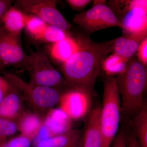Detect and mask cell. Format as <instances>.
<instances>
[{"mask_svg": "<svg viewBox=\"0 0 147 147\" xmlns=\"http://www.w3.org/2000/svg\"><path fill=\"white\" fill-rule=\"evenodd\" d=\"M115 41L96 42L87 38L78 40V51L63 66L64 78L71 88L91 97L102 62L113 53Z\"/></svg>", "mask_w": 147, "mask_h": 147, "instance_id": "obj_1", "label": "cell"}, {"mask_svg": "<svg viewBox=\"0 0 147 147\" xmlns=\"http://www.w3.org/2000/svg\"><path fill=\"white\" fill-rule=\"evenodd\" d=\"M121 102V117L129 122L146 102L144 94L147 88V66L133 57L125 71L115 78Z\"/></svg>", "mask_w": 147, "mask_h": 147, "instance_id": "obj_2", "label": "cell"}, {"mask_svg": "<svg viewBox=\"0 0 147 147\" xmlns=\"http://www.w3.org/2000/svg\"><path fill=\"white\" fill-rule=\"evenodd\" d=\"M120 96L115 77L108 76L103 86L100 122L102 147H110L118 132L121 117Z\"/></svg>", "mask_w": 147, "mask_h": 147, "instance_id": "obj_3", "label": "cell"}, {"mask_svg": "<svg viewBox=\"0 0 147 147\" xmlns=\"http://www.w3.org/2000/svg\"><path fill=\"white\" fill-rule=\"evenodd\" d=\"M4 77L22 94L24 99L34 110L40 115L46 113L59 104L63 96L67 91L52 87L39 86L26 82L9 72H4Z\"/></svg>", "mask_w": 147, "mask_h": 147, "instance_id": "obj_4", "label": "cell"}, {"mask_svg": "<svg viewBox=\"0 0 147 147\" xmlns=\"http://www.w3.org/2000/svg\"><path fill=\"white\" fill-rule=\"evenodd\" d=\"M24 67L28 72L30 82L32 84L61 90L65 88L72 89L43 52L38 50L28 55Z\"/></svg>", "mask_w": 147, "mask_h": 147, "instance_id": "obj_5", "label": "cell"}, {"mask_svg": "<svg viewBox=\"0 0 147 147\" xmlns=\"http://www.w3.org/2000/svg\"><path fill=\"white\" fill-rule=\"evenodd\" d=\"M123 26L124 34L147 29V1H110L107 5Z\"/></svg>", "mask_w": 147, "mask_h": 147, "instance_id": "obj_6", "label": "cell"}, {"mask_svg": "<svg viewBox=\"0 0 147 147\" xmlns=\"http://www.w3.org/2000/svg\"><path fill=\"white\" fill-rule=\"evenodd\" d=\"M105 3V1H95L91 8L74 16V23L80 26L88 35L113 27H118L123 30L122 25Z\"/></svg>", "mask_w": 147, "mask_h": 147, "instance_id": "obj_7", "label": "cell"}, {"mask_svg": "<svg viewBox=\"0 0 147 147\" xmlns=\"http://www.w3.org/2000/svg\"><path fill=\"white\" fill-rule=\"evenodd\" d=\"M55 0H17L13 6L24 13L39 17L47 24L54 26L70 34L71 25L57 7Z\"/></svg>", "mask_w": 147, "mask_h": 147, "instance_id": "obj_8", "label": "cell"}, {"mask_svg": "<svg viewBox=\"0 0 147 147\" xmlns=\"http://www.w3.org/2000/svg\"><path fill=\"white\" fill-rule=\"evenodd\" d=\"M27 56L21 45L20 35L5 30L0 36V69L8 66L24 67Z\"/></svg>", "mask_w": 147, "mask_h": 147, "instance_id": "obj_9", "label": "cell"}, {"mask_svg": "<svg viewBox=\"0 0 147 147\" xmlns=\"http://www.w3.org/2000/svg\"><path fill=\"white\" fill-rule=\"evenodd\" d=\"M71 119L64 112L53 108L45 115L40 134L42 139H47L71 130Z\"/></svg>", "mask_w": 147, "mask_h": 147, "instance_id": "obj_10", "label": "cell"}, {"mask_svg": "<svg viewBox=\"0 0 147 147\" xmlns=\"http://www.w3.org/2000/svg\"><path fill=\"white\" fill-rule=\"evenodd\" d=\"M89 97L79 91L71 89L65 93L59 103V109L71 119L81 118L86 111L87 100Z\"/></svg>", "mask_w": 147, "mask_h": 147, "instance_id": "obj_11", "label": "cell"}, {"mask_svg": "<svg viewBox=\"0 0 147 147\" xmlns=\"http://www.w3.org/2000/svg\"><path fill=\"white\" fill-rule=\"evenodd\" d=\"M24 99L22 94L11 84L0 103V117L17 121L24 113Z\"/></svg>", "mask_w": 147, "mask_h": 147, "instance_id": "obj_12", "label": "cell"}, {"mask_svg": "<svg viewBox=\"0 0 147 147\" xmlns=\"http://www.w3.org/2000/svg\"><path fill=\"white\" fill-rule=\"evenodd\" d=\"M100 111V105L96 107L90 113L86 126L82 132V147H102Z\"/></svg>", "mask_w": 147, "mask_h": 147, "instance_id": "obj_13", "label": "cell"}, {"mask_svg": "<svg viewBox=\"0 0 147 147\" xmlns=\"http://www.w3.org/2000/svg\"><path fill=\"white\" fill-rule=\"evenodd\" d=\"M82 130L72 129L34 144V147H76L82 134Z\"/></svg>", "mask_w": 147, "mask_h": 147, "instance_id": "obj_14", "label": "cell"}, {"mask_svg": "<svg viewBox=\"0 0 147 147\" xmlns=\"http://www.w3.org/2000/svg\"><path fill=\"white\" fill-rule=\"evenodd\" d=\"M79 48L78 41L70 35L53 43L50 49V54L55 59L64 63L78 51Z\"/></svg>", "mask_w": 147, "mask_h": 147, "instance_id": "obj_15", "label": "cell"}, {"mask_svg": "<svg viewBox=\"0 0 147 147\" xmlns=\"http://www.w3.org/2000/svg\"><path fill=\"white\" fill-rule=\"evenodd\" d=\"M43 123V119L35 113H24L17 121L18 130L21 134L33 141L39 132Z\"/></svg>", "mask_w": 147, "mask_h": 147, "instance_id": "obj_16", "label": "cell"}, {"mask_svg": "<svg viewBox=\"0 0 147 147\" xmlns=\"http://www.w3.org/2000/svg\"><path fill=\"white\" fill-rule=\"evenodd\" d=\"M26 13L12 6L7 11L3 21V26L7 32L21 35L25 28Z\"/></svg>", "mask_w": 147, "mask_h": 147, "instance_id": "obj_17", "label": "cell"}, {"mask_svg": "<svg viewBox=\"0 0 147 147\" xmlns=\"http://www.w3.org/2000/svg\"><path fill=\"white\" fill-rule=\"evenodd\" d=\"M130 121L133 133L141 147H147V106L145 103L134 116Z\"/></svg>", "mask_w": 147, "mask_h": 147, "instance_id": "obj_18", "label": "cell"}, {"mask_svg": "<svg viewBox=\"0 0 147 147\" xmlns=\"http://www.w3.org/2000/svg\"><path fill=\"white\" fill-rule=\"evenodd\" d=\"M128 61L113 53L102 62L101 68L108 76L119 75L126 69Z\"/></svg>", "mask_w": 147, "mask_h": 147, "instance_id": "obj_19", "label": "cell"}, {"mask_svg": "<svg viewBox=\"0 0 147 147\" xmlns=\"http://www.w3.org/2000/svg\"><path fill=\"white\" fill-rule=\"evenodd\" d=\"M127 34L126 44L121 57L129 61L134 57L141 43L147 38V29Z\"/></svg>", "mask_w": 147, "mask_h": 147, "instance_id": "obj_20", "label": "cell"}, {"mask_svg": "<svg viewBox=\"0 0 147 147\" xmlns=\"http://www.w3.org/2000/svg\"><path fill=\"white\" fill-rule=\"evenodd\" d=\"M48 24L35 15L26 13L25 28L28 34L34 39L39 40Z\"/></svg>", "mask_w": 147, "mask_h": 147, "instance_id": "obj_21", "label": "cell"}, {"mask_svg": "<svg viewBox=\"0 0 147 147\" xmlns=\"http://www.w3.org/2000/svg\"><path fill=\"white\" fill-rule=\"evenodd\" d=\"M18 130L16 121L0 117V146Z\"/></svg>", "mask_w": 147, "mask_h": 147, "instance_id": "obj_22", "label": "cell"}, {"mask_svg": "<svg viewBox=\"0 0 147 147\" xmlns=\"http://www.w3.org/2000/svg\"><path fill=\"white\" fill-rule=\"evenodd\" d=\"M70 35L57 27L47 25L38 41L55 43Z\"/></svg>", "mask_w": 147, "mask_h": 147, "instance_id": "obj_23", "label": "cell"}, {"mask_svg": "<svg viewBox=\"0 0 147 147\" xmlns=\"http://www.w3.org/2000/svg\"><path fill=\"white\" fill-rule=\"evenodd\" d=\"M33 141L22 134L11 139L0 147H30Z\"/></svg>", "mask_w": 147, "mask_h": 147, "instance_id": "obj_24", "label": "cell"}, {"mask_svg": "<svg viewBox=\"0 0 147 147\" xmlns=\"http://www.w3.org/2000/svg\"><path fill=\"white\" fill-rule=\"evenodd\" d=\"M137 58L143 65H147V38L141 43L136 52Z\"/></svg>", "mask_w": 147, "mask_h": 147, "instance_id": "obj_25", "label": "cell"}, {"mask_svg": "<svg viewBox=\"0 0 147 147\" xmlns=\"http://www.w3.org/2000/svg\"><path fill=\"white\" fill-rule=\"evenodd\" d=\"M127 38V34H124L121 36L115 39L113 53L121 56L126 44Z\"/></svg>", "mask_w": 147, "mask_h": 147, "instance_id": "obj_26", "label": "cell"}, {"mask_svg": "<svg viewBox=\"0 0 147 147\" xmlns=\"http://www.w3.org/2000/svg\"><path fill=\"white\" fill-rule=\"evenodd\" d=\"M127 133L121 129L115 137L110 147H126Z\"/></svg>", "mask_w": 147, "mask_h": 147, "instance_id": "obj_27", "label": "cell"}, {"mask_svg": "<svg viewBox=\"0 0 147 147\" xmlns=\"http://www.w3.org/2000/svg\"><path fill=\"white\" fill-rule=\"evenodd\" d=\"M92 1L91 0H67L69 6L74 10L82 11Z\"/></svg>", "mask_w": 147, "mask_h": 147, "instance_id": "obj_28", "label": "cell"}, {"mask_svg": "<svg viewBox=\"0 0 147 147\" xmlns=\"http://www.w3.org/2000/svg\"><path fill=\"white\" fill-rule=\"evenodd\" d=\"M14 1L0 0V26L3 24V19L7 11L12 6Z\"/></svg>", "mask_w": 147, "mask_h": 147, "instance_id": "obj_29", "label": "cell"}, {"mask_svg": "<svg viewBox=\"0 0 147 147\" xmlns=\"http://www.w3.org/2000/svg\"><path fill=\"white\" fill-rule=\"evenodd\" d=\"M126 147H141L133 132L127 133Z\"/></svg>", "mask_w": 147, "mask_h": 147, "instance_id": "obj_30", "label": "cell"}, {"mask_svg": "<svg viewBox=\"0 0 147 147\" xmlns=\"http://www.w3.org/2000/svg\"><path fill=\"white\" fill-rule=\"evenodd\" d=\"M11 86V84L10 86L7 87H0V103L2 100L4 96L6 93Z\"/></svg>", "mask_w": 147, "mask_h": 147, "instance_id": "obj_31", "label": "cell"}, {"mask_svg": "<svg viewBox=\"0 0 147 147\" xmlns=\"http://www.w3.org/2000/svg\"><path fill=\"white\" fill-rule=\"evenodd\" d=\"M10 84V83L5 77L0 76V87L9 86Z\"/></svg>", "mask_w": 147, "mask_h": 147, "instance_id": "obj_32", "label": "cell"}, {"mask_svg": "<svg viewBox=\"0 0 147 147\" xmlns=\"http://www.w3.org/2000/svg\"><path fill=\"white\" fill-rule=\"evenodd\" d=\"M83 132V131H82ZM82 142H83V137H82V134L80 140H79L78 144L76 146V147H82Z\"/></svg>", "mask_w": 147, "mask_h": 147, "instance_id": "obj_33", "label": "cell"}, {"mask_svg": "<svg viewBox=\"0 0 147 147\" xmlns=\"http://www.w3.org/2000/svg\"><path fill=\"white\" fill-rule=\"evenodd\" d=\"M5 29L4 28L3 25L0 26V36H1V35L2 34L3 32L5 31Z\"/></svg>", "mask_w": 147, "mask_h": 147, "instance_id": "obj_34", "label": "cell"}]
</instances>
